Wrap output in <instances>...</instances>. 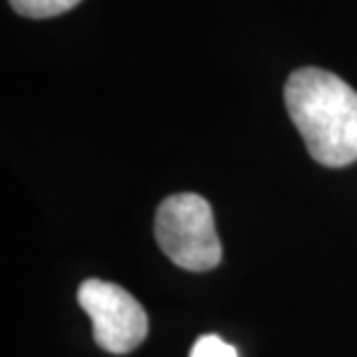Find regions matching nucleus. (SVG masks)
Returning <instances> with one entry per match:
<instances>
[{"mask_svg": "<svg viewBox=\"0 0 357 357\" xmlns=\"http://www.w3.org/2000/svg\"><path fill=\"white\" fill-rule=\"evenodd\" d=\"M285 107L311 158L325 167L357 160V91L320 68H299L285 82Z\"/></svg>", "mask_w": 357, "mask_h": 357, "instance_id": "1", "label": "nucleus"}, {"mask_svg": "<svg viewBox=\"0 0 357 357\" xmlns=\"http://www.w3.org/2000/svg\"><path fill=\"white\" fill-rule=\"evenodd\" d=\"M155 241L176 267L209 271L223 258L211 204L197 192H176L155 211Z\"/></svg>", "mask_w": 357, "mask_h": 357, "instance_id": "2", "label": "nucleus"}, {"mask_svg": "<svg viewBox=\"0 0 357 357\" xmlns=\"http://www.w3.org/2000/svg\"><path fill=\"white\" fill-rule=\"evenodd\" d=\"M79 306L93 320V339L102 351L126 355L149 334L146 311L130 292L102 278H89L77 292Z\"/></svg>", "mask_w": 357, "mask_h": 357, "instance_id": "3", "label": "nucleus"}, {"mask_svg": "<svg viewBox=\"0 0 357 357\" xmlns=\"http://www.w3.org/2000/svg\"><path fill=\"white\" fill-rule=\"evenodd\" d=\"M82 0H10L14 12L28 19H52L73 10Z\"/></svg>", "mask_w": 357, "mask_h": 357, "instance_id": "4", "label": "nucleus"}, {"mask_svg": "<svg viewBox=\"0 0 357 357\" xmlns=\"http://www.w3.org/2000/svg\"><path fill=\"white\" fill-rule=\"evenodd\" d=\"M190 357H237V348L225 344L216 334H204L190 348Z\"/></svg>", "mask_w": 357, "mask_h": 357, "instance_id": "5", "label": "nucleus"}]
</instances>
